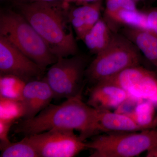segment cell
I'll return each instance as SVG.
<instances>
[{
    "label": "cell",
    "mask_w": 157,
    "mask_h": 157,
    "mask_svg": "<svg viewBox=\"0 0 157 157\" xmlns=\"http://www.w3.org/2000/svg\"><path fill=\"white\" fill-rule=\"evenodd\" d=\"M101 0L73 8L67 12L69 22L78 39L82 40L86 34L101 18Z\"/></svg>",
    "instance_id": "cell-12"
},
{
    "label": "cell",
    "mask_w": 157,
    "mask_h": 157,
    "mask_svg": "<svg viewBox=\"0 0 157 157\" xmlns=\"http://www.w3.org/2000/svg\"><path fill=\"white\" fill-rule=\"evenodd\" d=\"M86 144L90 157H136L157 145V129L95 135Z\"/></svg>",
    "instance_id": "cell-5"
},
{
    "label": "cell",
    "mask_w": 157,
    "mask_h": 157,
    "mask_svg": "<svg viewBox=\"0 0 157 157\" xmlns=\"http://www.w3.org/2000/svg\"><path fill=\"white\" fill-rule=\"evenodd\" d=\"M122 35L137 47L157 70V35L145 29L125 26Z\"/></svg>",
    "instance_id": "cell-14"
},
{
    "label": "cell",
    "mask_w": 157,
    "mask_h": 157,
    "mask_svg": "<svg viewBox=\"0 0 157 157\" xmlns=\"http://www.w3.org/2000/svg\"><path fill=\"white\" fill-rule=\"evenodd\" d=\"M97 110L99 133L136 132L144 130L126 114L113 112L108 109Z\"/></svg>",
    "instance_id": "cell-13"
},
{
    "label": "cell",
    "mask_w": 157,
    "mask_h": 157,
    "mask_svg": "<svg viewBox=\"0 0 157 157\" xmlns=\"http://www.w3.org/2000/svg\"><path fill=\"white\" fill-rule=\"evenodd\" d=\"M85 71L93 84L116 76L128 68L140 65V52L123 35L113 33L109 44Z\"/></svg>",
    "instance_id": "cell-4"
},
{
    "label": "cell",
    "mask_w": 157,
    "mask_h": 157,
    "mask_svg": "<svg viewBox=\"0 0 157 157\" xmlns=\"http://www.w3.org/2000/svg\"><path fill=\"white\" fill-rule=\"evenodd\" d=\"M146 13L149 29L157 35V7L150 9Z\"/></svg>",
    "instance_id": "cell-23"
},
{
    "label": "cell",
    "mask_w": 157,
    "mask_h": 157,
    "mask_svg": "<svg viewBox=\"0 0 157 157\" xmlns=\"http://www.w3.org/2000/svg\"><path fill=\"white\" fill-rule=\"evenodd\" d=\"M85 65L84 59L76 55L71 58H58L44 78L52 91L55 99H69L83 90L82 82L85 73Z\"/></svg>",
    "instance_id": "cell-6"
},
{
    "label": "cell",
    "mask_w": 157,
    "mask_h": 157,
    "mask_svg": "<svg viewBox=\"0 0 157 157\" xmlns=\"http://www.w3.org/2000/svg\"></svg>",
    "instance_id": "cell-28"
},
{
    "label": "cell",
    "mask_w": 157,
    "mask_h": 157,
    "mask_svg": "<svg viewBox=\"0 0 157 157\" xmlns=\"http://www.w3.org/2000/svg\"><path fill=\"white\" fill-rule=\"evenodd\" d=\"M25 137L39 157H73L87 149L86 142L70 129H51Z\"/></svg>",
    "instance_id": "cell-7"
},
{
    "label": "cell",
    "mask_w": 157,
    "mask_h": 157,
    "mask_svg": "<svg viewBox=\"0 0 157 157\" xmlns=\"http://www.w3.org/2000/svg\"><path fill=\"white\" fill-rule=\"evenodd\" d=\"M14 124L12 122L0 120V147L3 148L11 141L9 140L8 135L11 126Z\"/></svg>",
    "instance_id": "cell-22"
},
{
    "label": "cell",
    "mask_w": 157,
    "mask_h": 157,
    "mask_svg": "<svg viewBox=\"0 0 157 157\" xmlns=\"http://www.w3.org/2000/svg\"><path fill=\"white\" fill-rule=\"evenodd\" d=\"M131 98L123 89L104 80L93 85L90 90L87 104L98 110L118 108Z\"/></svg>",
    "instance_id": "cell-10"
},
{
    "label": "cell",
    "mask_w": 157,
    "mask_h": 157,
    "mask_svg": "<svg viewBox=\"0 0 157 157\" xmlns=\"http://www.w3.org/2000/svg\"><path fill=\"white\" fill-rule=\"evenodd\" d=\"M44 70L7 39L0 36L1 75H13L27 82L39 79Z\"/></svg>",
    "instance_id": "cell-9"
},
{
    "label": "cell",
    "mask_w": 157,
    "mask_h": 157,
    "mask_svg": "<svg viewBox=\"0 0 157 157\" xmlns=\"http://www.w3.org/2000/svg\"><path fill=\"white\" fill-rule=\"evenodd\" d=\"M146 157H157V144L147 151Z\"/></svg>",
    "instance_id": "cell-24"
},
{
    "label": "cell",
    "mask_w": 157,
    "mask_h": 157,
    "mask_svg": "<svg viewBox=\"0 0 157 157\" xmlns=\"http://www.w3.org/2000/svg\"><path fill=\"white\" fill-rule=\"evenodd\" d=\"M25 109L21 101L0 98V120L14 122L24 116Z\"/></svg>",
    "instance_id": "cell-19"
},
{
    "label": "cell",
    "mask_w": 157,
    "mask_h": 157,
    "mask_svg": "<svg viewBox=\"0 0 157 157\" xmlns=\"http://www.w3.org/2000/svg\"><path fill=\"white\" fill-rule=\"evenodd\" d=\"M155 105L149 101H140L132 113L128 114L144 130L155 128L157 123L155 116Z\"/></svg>",
    "instance_id": "cell-16"
},
{
    "label": "cell",
    "mask_w": 157,
    "mask_h": 157,
    "mask_svg": "<svg viewBox=\"0 0 157 157\" xmlns=\"http://www.w3.org/2000/svg\"><path fill=\"white\" fill-rule=\"evenodd\" d=\"M0 36L44 70L57 60L42 37L21 13L11 10L1 12Z\"/></svg>",
    "instance_id": "cell-3"
},
{
    "label": "cell",
    "mask_w": 157,
    "mask_h": 157,
    "mask_svg": "<svg viewBox=\"0 0 157 157\" xmlns=\"http://www.w3.org/2000/svg\"><path fill=\"white\" fill-rule=\"evenodd\" d=\"M82 91L60 105L50 104L33 118L21 121L14 127V133L25 136L51 129H70L79 132L83 141L99 134L98 110L83 102Z\"/></svg>",
    "instance_id": "cell-1"
},
{
    "label": "cell",
    "mask_w": 157,
    "mask_h": 157,
    "mask_svg": "<svg viewBox=\"0 0 157 157\" xmlns=\"http://www.w3.org/2000/svg\"><path fill=\"white\" fill-rule=\"evenodd\" d=\"M27 82L17 76L1 75L0 98L21 101Z\"/></svg>",
    "instance_id": "cell-18"
},
{
    "label": "cell",
    "mask_w": 157,
    "mask_h": 157,
    "mask_svg": "<svg viewBox=\"0 0 157 157\" xmlns=\"http://www.w3.org/2000/svg\"><path fill=\"white\" fill-rule=\"evenodd\" d=\"M1 150V157H39L34 147L25 137L18 142H10Z\"/></svg>",
    "instance_id": "cell-20"
},
{
    "label": "cell",
    "mask_w": 157,
    "mask_h": 157,
    "mask_svg": "<svg viewBox=\"0 0 157 157\" xmlns=\"http://www.w3.org/2000/svg\"><path fill=\"white\" fill-rule=\"evenodd\" d=\"M135 1H140V0H135Z\"/></svg>",
    "instance_id": "cell-27"
},
{
    "label": "cell",
    "mask_w": 157,
    "mask_h": 157,
    "mask_svg": "<svg viewBox=\"0 0 157 157\" xmlns=\"http://www.w3.org/2000/svg\"><path fill=\"white\" fill-rule=\"evenodd\" d=\"M14 3L57 57L76 55L78 46L71 27L67 25V12L63 10L68 3L61 0Z\"/></svg>",
    "instance_id": "cell-2"
},
{
    "label": "cell",
    "mask_w": 157,
    "mask_h": 157,
    "mask_svg": "<svg viewBox=\"0 0 157 157\" xmlns=\"http://www.w3.org/2000/svg\"><path fill=\"white\" fill-rule=\"evenodd\" d=\"M61 1H63L64 2L68 3V4L71 2L87 4V3L92 2L98 1V0H61Z\"/></svg>",
    "instance_id": "cell-25"
},
{
    "label": "cell",
    "mask_w": 157,
    "mask_h": 157,
    "mask_svg": "<svg viewBox=\"0 0 157 157\" xmlns=\"http://www.w3.org/2000/svg\"><path fill=\"white\" fill-rule=\"evenodd\" d=\"M113 34L107 21L100 19L82 40L92 53L97 55L109 44Z\"/></svg>",
    "instance_id": "cell-15"
},
{
    "label": "cell",
    "mask_w": 157,
    "mask_h": 157,
    "mask_svg": "<svg viewBox=\"0 0 157 157\" xmlns=\"http://www.w3.org/2000/svg\"><path fill=\"white\" fill-rule=\"evenodd\" d=\"M54 98L52 91L45 79L27 82L21 101L25 109L23 119L35 117L48 106Z\"/></svg>",
    "instance_id": "cell-11"
},
{
    "label": "cell",
    "mask_w": 157,
    "mask_h": 157,
    "mask_svg": "<svg viewBox=\"0 0 157 157\" xmlns=\"http://www.w3.org/2000/svg\"><path fill=\"white\" fill-rule=\"evenodd\" d=\"M108 17L112 21L125 26L149 30L146 12H142L137 9H123Z\"/></svg>",
    "instance_id": "cell-17"
},
{
    "label": "cell",
    "mask_w": 157,
    "mask_h": 157,
    "mask_svg": "<svg viewBox=\"0 0 157 157\" xmlns=\"http://www.w3.org/2000/svg\"><path fill=\"white\" fill-rule=\"evenodd\" d=\"M105 80L120 86L134 100L149 101L157 105V74L140 65L128 68Z\"/></svg>",
    "instance_id": "cell-8"
},
{
    "label": "cell",
    "mask_w": 157,
    "mask_h": 157,
    "mask_svg": "<svg viewBox=\"0 0 157 157\" xmlns=\"http://www.w3.org/2000/svg\"><path fill=\"white\" fill-rule=\"evenodd\" d=\"M14 3H28L35 2H52L58 0H12Z\"/></svg>",
    "instance_id": "cell-26"
},
{
    "label": "cell",
    "mask_w": 157,
    "mask_h": 157,
    "mask_svg": "<svg viewBox=\"0 0 157 157\" xmlns=\"http://www.w3.org/2000/svg\"><path fill=\"white\" fill-rule=\"evenodd\" d=\"M135 0H107L105 13L107 17L123 9H137Z\"/></svg>",
    "instance_id": "cell-21"
}]
</instances>
